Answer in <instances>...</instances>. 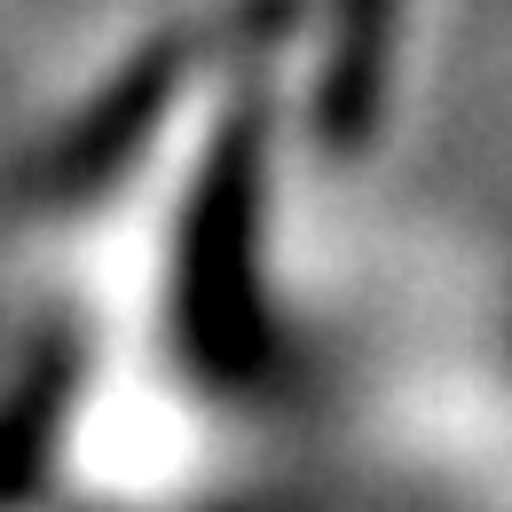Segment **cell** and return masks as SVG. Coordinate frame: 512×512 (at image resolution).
<instances>
[]
</instances>
